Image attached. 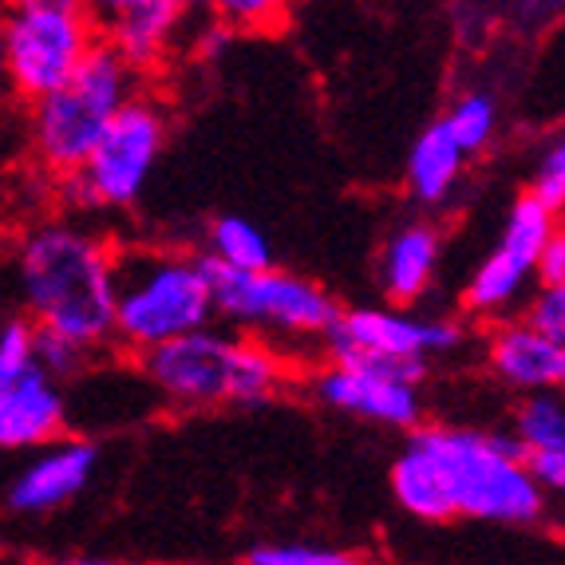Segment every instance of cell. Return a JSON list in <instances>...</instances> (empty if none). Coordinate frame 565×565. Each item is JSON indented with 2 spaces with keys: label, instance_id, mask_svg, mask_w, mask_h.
<instances>
[{
  "label": "cell",
  "instance_id": "6da1fadb",
  "mask_svg": "<svg viewBox=\"0 0 565 565\" xmlns=\"http://www.w3.org/2000/svg\"><path fill=\"white\" fill-rule=\"evenodd\" d=\"M20 312L84 349L115 344V245L72 217H36L12 245Z\"/></svg>",
  "mask_w": 565,
  "mask_h": 565
},
{
  "label": "cell",
  "instance_id": "7a4b0ae2",
  "mask_svg": "<svg viewBox=\"0 0 565 565\" xmlns=\"http://www.w3.org/2000/svg\"><path fill=\"white\" fill-rule=\"evenodd\" d=\"M115 349L135 360L214 324V292L202 254L159 245H115Z\"/></svg>",
  "mask_w": 565,
  "mask_h": 565
},
{
  "label": "cell",
  "instance_id": "3957f363",
  "mask_svg": "<svg viewBox=\"0 0 565 565\" xmlns=\"http://www.w3.org/2000/svg\"><path fill=\"white\" fill-rule=\"evenodd\" d=\"M139 372L170 407L202 412V407L274 399L285 387L289 364L265 340L234 337L210 324L139 356Z\"/></svg>",
  "mask_w": 565,
  "mask_h": 565
},
{
  "label": "cell",
  "instance_id": "277c9868",
  "mask_svg": "<svg viewBox=\"0 0 565 565\" xmlns=\"http://www.w3.org/2000/svg\"><path fill=\"white\" fill-rule=\"evenodd\" d=\"M419 439L451 475L459 519L494 522V526H534L546 519L550 494L530 471V455L510 431L435 424L419 427Z\"/></svg>",
  "mask_w": 565,
  "mask_h": 565
},
{
  "label": "cell",
  "instance_id": "5b68a950",
  "mask_svg": "<svg viewBox=\"0 0 565 565\" xmlns=\"http://www.w3.org/2000/svg\"><path fill=\"white\" fill-rule=\"evenodd\" d=\"M139 79V72L107 40H99L76 76L32 107L29 147L40 170L52 179L84 170L122 107L142 95Z\"/></svg>",
  "mask_w": 565,
  "mask_h": 565
},
{
  "label": "cell",
  "instance_id": "8992f818",
  "mask_svg": "<svg viewBox=\"0 0 565 565\" xmlns=\"http://www.w3.org/2000/svg\"><path fill=\"white\" fill-rule=\"evenodd\" d=\"M99 20L92 4L76 0H17L4 9V72L12 92L24 104L36 107L40 99L56 95L76 76L84 60L99 44Z\"/></svg>",
  "mask_w": 565,
  "mask_h": 565
},
{
  "label": "cell",
  "instance_id": "52a82bcc",
  "mask_svg": "<svg viewBox=\"0 0 565 565\" xmlns=\"http://www.w3.org/2000/svg\"><path fill=\"white\" fill-rule=\"evenodd\" d=\"M202 265H206L210 292H214L217 321L234 329L262 332L274 340H321L324 349L337 321L344 317L337 297L301 274H289V269L242 274L206 254H202Z\"/></svg>",
  "mask_w": 565,
  "mask_h": 565
},
{
  "label": "cell",
  "instance_id": "ba28073f",
  "mask_svg": "<svg viewBox=\"0 0 565 565\" xmlns=\"http://www.w3.org/2000/svg\"><path fill=\"white\" fill-rule=\"evenodd\" d=\"M467 329L451 317H419L412 309H392V305H360L344 309V317L332 329L324 344L329 364H356L396 376L404 384H424L435 356L459 352Z\"/></svg>",
  "mask_w": 565,
  "mask_h": 565
},
{
  "label": "cell",
  "instance_id": "9c48e42d",
  "mask_svg": "<svg viewBox=\"0 0 565 565\" xmlns=\"http://www.w3.org/2000/svg\"><path fill=\"white\" fill-rule=\"evenodd\" d=\"M557 214H550L534 194H519L514 206L507 210L502 234L487 257L475 265L471 281L462 289V309L479 317V321L502 324L510 321V312L526 309V301L537 289V262L550 237L557 234Z\"/></svg>",
  "mask_w": 565,
  "mask_h": 565
},
{
  "label": "cell",
  "instance_id": "30bf717a",
  "mask_svg": "<svg viewBox=\"0 0 565 565\" xmlns=\"http://www.w3.org/2000/svg\"><path fill=\"white\" fill-rule=\"evenodd\" d=\"M170 115L154 95H139L122 107L119 119L107 127L95 154L87 159L84 174L99 194L104 210L135 206L147 190L151 170L159 167V154L167 147Z\"/></svg>",
  "mask_w": 565,
  "mask_h": 565
},
{
  "label": "cell",
  "instance_id": "8fae6325",
  "mask_svg": "<svg viewBox=\"0 0 565 565\" xmlns=\"http://www.w3.org/2000/svg\"><path fill=\"white\" fill-rule=\"evenodd\" d=\"M312 396L332 412L376 427H396V431L415 435L424 424V392L396 376L372 372V367L324 360V367H317V376H312Z\"/></svg>",
  "mask_w": 565,
  "mask_h": 565
},
{
  "label": "cell",
  "instance_id": "7c38bea8",
  "mask_svg": "<svg viewBox=\"0 0 565 565\" xmlns=\"http://www.w3.org/2000/svg\"><path fill=\"white\" fill-rule=\"evenodd\" d=\"M95 467H99V447L84 435H67L24 459V467L9 479L4 502L12 514H24V519L56 514L92 482Z\"/></svg>",
  "mask_w": 565,
  "mask_h": 565
},
{
  "label": "cell",
  "instance_id": "4fadbf2b",
  "mask_svg": "<svg viewBox=\"0 0 565 565\" xmlns=\"http://www.w3.org/2000/svg\"><path fill=\"white\" fill-rule=\"evenodd\" d=\"M60 439H67L64 384H56L40 364L0 384V447L4 451L32 455Z\"/></svg>",
  "mask_w": 565,
  "mask_h": 565
},
{
  "label": "cell",
  "instance_id": "5bb4252c",
  "mask_svg": "<svg viewBox=\"0 0 565 565\" xmlns=\"http://www.w3.org/2000/svg\"><path fill=\"white\" fill-rule=\"evenodd\" d=\"M92 12L99 20V36L139 76L167 60L182 29V17H186L179 0H115V4H92Z\"/></svg>",
  "mask_w": 565,
  "mask_h": 565
},
{
  "label": "cell",
  "instance_id": "9a60e30c",
  "mask_svg": "<svg viewBox=\"0 0 565 565\" xmlns=\"http://www.w3.org/2000/svg\"><path fill=\"white\" fill-rule=\"evenodd\" d=\"M487 367L499 376V384L514 387L519 396L565 392V344L534 332L522 317L490 324Z\"/></svg>",
  "mask_w": 565,
  "mask_h": 565
},
{
  "label": "cell",
  "instance_id": "2e32d148",
  "mask_svg": "<svg viewBox=\"0 0 565 565\" xmlns=\"http://www.w3.org/2000/svg\"><path fill=\"white\" fill-rule=\"evenodd\" d=\"M444 257V237L431 222H404L387 234L376 262V281L392 309H412L431 292Z\"/></svg>",
  "mask_w": 565,
  "mask_h": 565
},
{
  "label": "cell",
  "instance_id": "e0dca14e",
  "mask_svg": "<svg viewBox=\"0 0 565 565\" xmlns=\"http://www.w3.org/2000/svg\"><path fill=\"white\" fill-rule=\"evenodd\" d=\"M387 482H392V499L412 519L431 522V526H444V522L459 519L451 475L444 471V462L435 459V451L419 435H412L404 444V451L396 455Z\"/></svg>",
  "mask_w": 565,
  "mask_h": 565
},
{
  "label": "cell",
  "instance_id": "ac0fdd59",
  "mask_svg": "<svg viewBox=\"0 0 565 565\" xmlns=\"http://www.w3.org/2000/svg\"><path fill=\"white\" fill-rule=\"evenodd\" d=\"M462 162H467V151L455 142L451 127L444 119H435L412 142V154H407V194L419 206H444L455 194V186H459Z\"/></svg>",
  "mask_w": 565,
  "mask_h": 565
},
{
  "label": "cell",
  "instance_id": "d6986e66",
  "mask_svg": "<svg viewBox=\"0 0 565 565\" xmlns=\"http://www.w3.org/2000/svg\"><path fill=\"white\" fill-rule=\"evenodd\" d=\"M510 435L530 459L565 451V392L519 396L510 412Z\"/></svg>",
  "mask_w": 565,
  "mask_h": 565
},
{
  "label": "cell",
  "instance_id": "ffe728a7",
  "mask_svg": "<svg viewBox=\"0 0 565 565\" xmlns=\"http://www.w3.org/2000/svg\"><path fill=\"white\" fill-rule=\"evenodd\" d=\"M206 257L242 269V274H265L274 269V249L269 237L242 214H217L206 226Z\"/></svg>",
  "mask_w": 565,
  "mask_h": 565
},
{
  "label": "cell",
  "instance_id": "44dd1931",
  "mask_svg": "<svg viewBox=\"0 0 565 565\" xmlns=\"http://www.w3.org/2000/svg\"><path fill=\"white\" fill-rule=\"evenodd\" d=\"M444 122L451 127L455 142H459L467 159L487 151L494 131H499V104L487 92H462L451 107H447Z\"/></svg>",
  "mask_w": 565,
  "mask_h": 565
},
{
  "label": "cell",
  "instance_id": "7402d4cb",
  "mask_svg": "<svg viewBox=\"0 0 565 565\" xmlns=\"http://www.w3.org/2000/svg\"><path fill=\"white\" fill-rule=\"evenodd\" d=\"M40 349V329L24 317V312H9L0 324V384L24 376L29 367H36Z\"/></svg>",
  "mask_w": 565,
  "mask_h": 565
},
{
  "label": "cell",
  "instance_id": "603a6c76",
  "mask_svg": "<svg viewBox=\"0 0 565 565\" xmlns=\"http://www.w3.org/2000/svg\"><path fill=\"white\" fill-rule=\"evenodd\" d=\"M550 214H565V131H557L554 139L542 147L534 162V174H530V190Z\"/></svg>",
  "mask_w": 565,
  "mask_h": 565
},
{
  "label": "cell",
  "instance_id": "cb8c5ba5",
  "mask_svg": "<svg viewBox=\"0 0 565 565\" xmlns=\"http://www.w3.org/2000/svg\"><path fill=\"white\" fill-rule=\"evenodd\" d=\"M249 565H360L356 554L337 546H317V542H269L245 554Z\"/></svg>",
  "mask_w": 565,
  "mask_h": 565
},
{
  "label": "cell",
  "instance_id": "d4e9b609",
  "mask_svg": "<svg viewBox=\"0 0 565 565\" xmlns=\"http://www.w3.org/2000/svg\"><path fill=\"white\" fill-rule=\"evenodd\" d=\"M36 364L44 367L56 384H64V380H76L79 372H87L92 349H84V344H76V340H67V337H56V332H40Z\"/></svg>",
  "mask_w": 565,
  "mask_h": 565
},
{
  "label": "cell",
  "instance_id": "484cf974",
  "mask_svg": "<svg viewBox=\"0 0 565 565\" xmlns=\"http://www.w3.org/2000/svg\"><path fill=\"white\" fill-rule=\"evenodd\" d=\"M519 317L534 332L565 344V285H537L534 297H530Z\"/></svg>",
  "mask_w": 565,
  "mask_h": 565
},
{
  "label": "cell",
  "instance_id": "4316f807",
  "mask_svg": "<svg viewBox=\"0 0 565 565\" xmlns=\"http://www.w3.org/2000/svg\"><path fill=\"white\" fill-rule=\"evenodd\" d=\"M214 17L230 32H249V29H274V20L281 17V9L269 4V0H222L214 9Z\"/></svg>",
  "mask_w": 565,
  "mask_h": 565
},
{
  "label": "cell",
  "instance_id": "83f0119b",
  "mask_svg": "<svg viewBox=\"0 0 565 565\" xmlns=\"http://www.w3.org/2000/svg\"><path fill=\"white\" fill-rule=\"evenodd\" d=\"M56 202H60V210H64V217L87 214V210H104L99 206V194H95V186L87 182L84 170L56 179Z\"/></svg>",
  "mask_w": 565,
  "mask_h": 565
},
{
  "label": "cell",
  "instance_id": "f1b7e54d",
  "mask_svg": "<svg viewBox=\"0 0 565 565\" xmlns=\"http://www.w3.org/2000/svg\"><path fill=\"white\" fill-rule=\"evenodd\" d=\"M530 471H534V479L542 482V490H546L550 499L565 502V451L537 455V459H530Z\"/></svg>",
  "mask_w": 565,
  "mask_h": 565
},
{
  "label": "cell",
  "instance_id": "f546056e",
  "mask_svg": "<svg viewBox=\"0 0 565 565\" xmlns=\"http://www.w3.org/2000/svg\"><path fill=\"white\" fill-rule=\"evenodd\" d=\"M537 285H565V222L557 226V234L550 237L546 249H542V262H537Z\"/></svg>",
  "mask_w": 565,
  "mask_h": 565
},
{
  "label": "cell",
  "instance_id": "4dcf8cb0",
  "mask_svg": "<svg viewBox=\"0 0 565 565\" xmlns=\"http://www.w3.org/2000/svg\"><path fill=\"white\" fill-rule=\"evenodd\" d=\"M230 40H234V32H230L226 24H222V20L214 17V24H206V29H202V40H199L202 60H217V52H222V47H226Z\"/></svg>",
  "mask_w": 565,
  "mask_h": 565
},
{
  "label": "cell",
  "instance_id": "1f68e13d",
  "mask_svg": "<svg viewBox=\"0 0 565 565\" xmlns=\"http://www.w3.org/2000/svg\"><path fill=\"white\" fill-rule=\"evenodd\" d=\"M47 565H119V562H111V557H84V554H76V557H56V562H47Z\"/></svg>",
  "mask_w": 565,
  "mask_h": 565
},
{
  "label": "cell",
  "instance_id": "d6a6232c",
  "mask_svg": "<svg viewBox=\"0 0 565 565\" xmlns=\"http://www.w3.org/2000/svg\"><path fill=\"white\" fill-rule=\"evenodd\" d=\"M242 565H249V562H242Z\"/></svg>",
  "mask_w": 565,
  "mask_h": 565
}]
</instances>
